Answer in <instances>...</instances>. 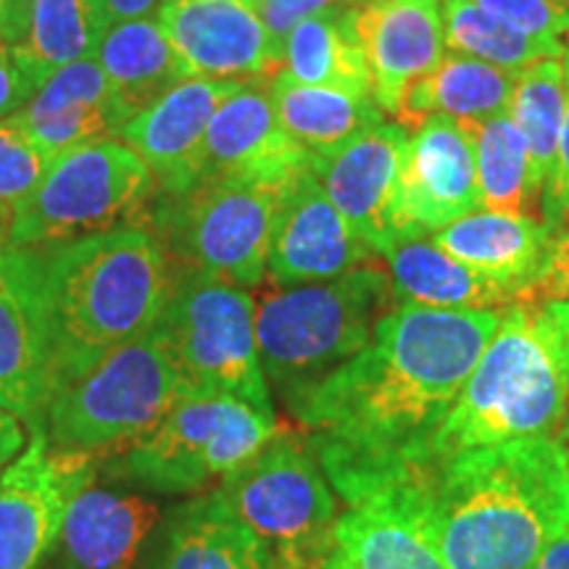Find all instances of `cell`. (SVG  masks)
<instances>
[{"label":"cell","mask_w":569,"mask_h":569,"mask_svg":"<svg viewBox=\"0 0 569 569\" xmlns=\"http://www.w3.org/2000/svg\"><path fill=\"white\" fill-rule=\"evenodd\" d=\"M501 311L398 303L365 351L288 403L348 507L427 472L432 443Z\"/></svg>","instance_id":"1"},{"label":"cell","mask_w":569,"mask_h":569,"mask_svg":"<svg viewBox=\"0 0 569 569\" xmlns=\"http://www.w3.org/2000/svg\"><path fill=\"white\" fill-rule=\"evenodd\" d=\"M417 482L451 569H530L569 528V465L553 436L465 451Z\"/></svg>","instance_id":"2"},{"label":"cell","mask_w":569,"mask_h":569,"mask_svg":"<svg viewBox=\"0 0 569 569\" xmlns=\"http://www.w3.org/2000/svg\"><path fill=\"white\" fill-rule=\"evenodd\" d=\"M34 251L56 390L153 330L172 296L174 267L156 232L140 224Z\"/></svg>","instance_id":"3"},{"label":"cell","mask_w":569,"mask_h":569,"mask_svg":"<svg viewBox=\"0 0 569 569\" xmlns=\"http://www.w3.org/2000/svg\"><path fill=\"white\" fill-rule=\"evenodd\" d=\"M567 407L569 298L515 301L448 411L430 467L475 448L553 436Z\"/></svg>","instance_id":"4"},{"label":"cell","mask_w":569,"mask_h":569,"mask_svg":"<svg viewBox=\"0 0 569 569\" xmlns=\"http://www.w3.org/2000/svg\"><path fill=\"white\" fill-rule=\"evenodd\" d=\"M393 298V282L380 261L261 298L256 306L259 359L282 401H296L365 351Z\"/></svg>","instance_id":"5"},{"label":"cell","mask_w":569,"mask_h":569,"mask_svg":"<svg viewBox=\"0 0 569 569\" xmlns=\"http://www.w3.org/2000/svg\"><path fill=\"white\" fill-rule=\"evenodd\" d=\"M182 393L188 388L180 372L159 336L148 330L63 382L40 425L51 451L98 457L146 436Z\"/></svg>","instance_id":"6"},{"label":"cell","mask_w":569,"mask_h":569,"mask_svg":"<svg viewBox=\"0 0 569 569\" xmlns=\"http://www.w3.org/2000/svg\"><path fill=\"white\" fill-rule=\"evenodd\" d=\"M274 415L243 398L188 390L109 465L111 478L151 493H196L222 482L280 436Z\"/></svg>","instance_id":"7"},{"label":"cell","mask_w":569,"mask_h":569,"mask_svg":"<svg viewBox=\"0 0 569 569\" xmlns=\"http://www.w3.org/2000/svg\"><path fill=\"white\" fill-rule=\"evenodd\" d=\"M274 569H319L338 551V507L303 436L280 432L217 488Z\"/></svg>","instance_id":"8"},{"label":"cell","mask_w":569,"mask_h":569,"mask_svg":"<svg viewBox=\"0 0 569 569\" xmlns=\"http://www.w3.org/2000/svg\"><path fill=\"white\" fill-rule=\"evenodd\" d=\"M153 198L156 177L127 142H80L56 156L38 188L11 211L9 246H59L134 224Z\"/></svg>","instance_id":"9"},{"label":"cell","mask_w":569,"mask_h":569,"mask_svg":"<svg viewBox=\"0 0 569 569\" xmlns=\"http://www.w3.org/2000/svg\"><path fill=\"white\" fill-rule=\"evenodd\" d=\"M153 332L184 388L243 398L274 415L256 340V303L243 288L174 269L172 296Z\"/></svg>","instance_id":"10"},{"label":"cell","mask_w":569,"mask_h":569,"mask_svg":"<svg viewBox=\"0 0 569 569\" xmlns=\"http://www.w3.org/2000/svg\"><path fill=\"white\" fill-rule=\"evenodd\" d=\"M284 184L219 177L196 182L184 193L156 196V238L177 269L243 290L259 288L267 277L269 240Z\"/></svg>","instance_id":"11"},{"label":"cell","mask_w":569,"mask_h":569,"mask_svg":"<svg viewBox=\"0 0 569 569\" xmlns=\"http://www.w3.org/2000/svg\"><path fill=\"white\" fill-rule=\"evenodd\" d=\"M478 209L475 124L432 113L409 138L390 206V248L427 238Z\"/></svg>","instance_id":"12"},{"label":"cell","mask_w":569,"mask_h":569,"mask_svg":"<svg viewBox=\"0 0 569 569\" xmlns=\"http://www.w3.org/2000/svg\"><path fill=\"white\" fill-rule=\"evenodd\" d=\"M24 453L0 472V569H38L59 538L67 503L92 482L96 459L56 453L40 422Z\"/></svg>","instance_id":"13"},{"label":"cell","mask_w":569,"mask_h":569,"mask_svg":"<svg viewBox=\"0 0 569 569\" xmlns=\"http://www.w3.org/2000/svg\"><path fill=\"white\" fill-rule=\"evenodd\" d=\"M372 246L325 193L309 167L282 188L277 203L267 272L280 288L327 282L377 261Z\"/></svg>","instance_id":"14"},{"label":"cell","mask_w":569,"mask_h":569,"mask_svg":"<svg viewBox=\"0 0 569 569\" xmlns=\"http://www.w3.org/2000/svg\"><path fill=\"white\" fill-rule=\"evenodd\" d=\"M56 393V369L34 248L0 246V409L34 425Z\"/></svg>","instance_id":"15"},{"label":"cell","mask_w":569,"mask_h":569,"mask_svg":"<svg viewBox=\"0 0 569 569\" xmlns=\"http://www.w3.org/2000/svg\"><path fill=\"white\" fill-rule=\"evenodd\" d=\"M156 21L193 77L251 82L282 69L284 42L246 0H163Z\"/></svg>","instance_id":"16"},{"label":"cell","mask_w":569,"mask_h":569,"mask_svg":"<svg viewBox=\"0 0 569 569\" xmlns=\"http://www.w3.org/2000/svg\"><path fill=\"white\" fill-rule=\"evenodd\" d=\"M246 82L184 77L117 134L156 177V196H177L201 182L203 142L213 113Z\"/></svg>","instance_id":"17"},{"label":"cell","mask_w":569,"mask_h":569,"mask_svg":"<svg viewBox=\"0 0 569 569\" xmlns=\"http://www.w3.org/2000/svg\"><path fill=\"white\" fill-rule=\"evenodd\" d=\"M269 80L246 82L213 113L203 142L201 180L238 177L267 184L290 182L309 167L311 153L284 132Z\"/></svg>","instance_id":"18"},{"label":"cell","mask_w":569,"mask_h":569,"mask_svg":"<svg viewBox=\"0 0 569 569\" xmlns=\"http://www.w3.org/2000/svg\"><path fill=\"white\" fill-rule=\"evenodd\" d=\"M407 148L401 127L380 122L309 161L330 201L380 256L390 248V206Z\"/></svg>","instance_id":"19"},{"label":"cell","mask_w":569,"mask_h":569,"mask_svg":"<svg viewBox=\"0 0 569 569\" xmlns=\"http://www.w3.org/2000/svg\"><path fill=\"white\" fill-rule=\"evenodd\" d=\"M372 98L393 113L403 96L443 59L446 30L438 0H369L356 9Z\"/></svg>","instance_id":"20"},{"label":"cell","mask_w":569,"mask_h":569,"mask_svg":"<svg viewBox=\"0 0 569 569\" xmlns=\"http://www.w3.org/2000/svg\"><path fill=\"white\" fill-rule=\"evenodd\" d=\"M336 540L351 569H451L417 480L351 503L338 517Z\"/></svg>","instance_id":"21"},{"label":"cell","mask_w":569,"mask_h":569,"mask_svg":"<svg viewBox=\"0 0 569 569\" xmlns=\"http://www.w3.org/2000/svg\"><path fill=\"white\" fill-rule=\"evenodd\" d=\"M559 232L536 217L478 209L440 227L430 240L440 251L507 288L517 301L530 298Z\"/></svg>","instance_id":"22"},{"label":"cell","mask_w":569,"mask_h":569,"mask_svg":"<svg viewBox=\"0 0 569 569\" xmlns=\"http://www.w3.org/2000/svg\"><path fill=\"white\" fill-rule=\"evenodd\" d=\"M159 522V507L138 493L88 482L67 503L53 549L61 569H132Z\"/></svg>","instance_id":"23"},{"label":"cell","mask_w":569,"mask_h":569,"mask_svg":"<svg viewBox=\"0 0 569 569\" xmlns=\"http://www.w3.org/2000/svg\"><path fill=\"white\" fill-rule=\"evenodd\" d=\"M106 30L101 0H6L0 9V42L17 53L34 88L96 56Z\"/></svg>","instance_id":"24"},{"label":"cell","mask_w":569,"mask_h":569,"mask_svg":"<svg viewBox=\"0 0 569 569\" xmlns=\"http://www.w3.org/2000/svg\"><path fill=\"white\" fill-rule=\"evenodd\" d=\"M96 61L109 80L113 134L177 82L193 77L156 17L109 27L98 42Z\"/></svg>","instance_id":"25"},{"label":"cell","mask_w":569,"mask_h":569,"mask_svg":"<svg viewBox=\"0 0 569 569\" xmlns=\"http://www.w3.org/2000/svg\"><path fill=\"white\" fill-rule=\"evenodd\" d=\"M9 122L51 156L113 132L111 90L101 63L90 56L53 71Z\"/></svg>","instance_id":"26"},{"label":"cell","mask_w":569,"mask_h":569,"mask_svg":"<svg viewBox=\"0 0 569 569\" xmlns=\"http://www.w3.org/2000/svg\"><path fill=\"white\" fill-rule=\"evenodd\" d=\"M159 569H274L259 538L234 517L219 490L180 503L163 538Z\"/></svg>","instance_id":"27"},{"label":"cell","mask_w":569,"mask_h":569,"mask_svg":"<svg viewBox=\"0 0 569 569\" xmlns=\"http://www.w3.org/2000/svg\"><path fill=\"white\" fill-rule=\"evenodd\" d=\"M517 77L472 56L448 53L403 96L396 119L403 127H419L432 113H446L465 124H482L511 113Z\"/></svg>","instance_id":"28"},{"label":"cell","mask_w":569,"mask_h":569,"mask_svg":"<svg viewBox=\"0 0 569 569\" xmlns=\"http://www.w3.org/2000/svg\"><path fill=\"white\" fill-rule=\"evenodd\" d=\"M386 259L393 296L401 303L430 309H507L517 301L507 288L440 251L430 238L401 240Z\"/></svg>","instance_id":"29"},{"label":"cell","mask_w":569,"mask_h":569,"mask_svg":"<svg viewBox=\"0 0 569 569\" xmlns=\"http://www.w3.org/2000/svg\"><path fill=\"white\" fill-rule=\"evenodd\" d=\"M282 69L301 84L372 98L356 9H327L296 24L284 38Z\"/></svg>","instance_id":"30"},{"label":"cell","mask_w":569,"mask_h":569,"mask_svg":"<svg viewBox=\"0 0 569 569\" xmlns=\"http://www.w3.org/2000/svg\"><path fill=\"white\" fill-rule=\"evenodd\" d=\"M269 90L284 132L311 156L330 153L351 134L382 122L375 98H356L340 90L301 84L284 69L269 80Z\"/></svg>","instance_id":"31"},{"label":"cell","mask_w":569,"mask_h":569,"mask_svg":"<svg viewBox=\"0 0 569 569\" xmlns=\"http://www.w3.org/2000/svg\"><path fill=\"white\" fill-rule=\"evenodd\" d=\"M565 106L567 69L561 59H543L517 77L511 119H515L517 130L522 132L525 146H528L530 177L538 196H543L553 163H557Z\"/></svg>","instance_id":"32"},{"label":"cell","mask_w":569,"mask_h":569,"mask_svg":"<svg viewBox=\"0 0 569 569\" xmlns=\"http://www.w3.org/2000/svg\"><path fill=\"white\" fill-rule=\"evenodd\" d=\"M475 159H478L480 209L530 217L538 206L532 188L530 156L511 113L475 124Z\"/></svg>","instance_id":"33"},{"label":"cell","mask_w":569,"mask_h":569,"mask_svg":"<svg viewBox=\"0 0 569 569\" xmlns=\"http://www.w3.org/2000/svg\"><path fill=\"white\" fill-rule=\"evenodd\" d=\"M443 30L446 46L453 53L472 56L515 74L543 59H565V48L511 30L493 13L480 9L478 0H443Z\"/></svg>","instance_id":"34"},{"label":"cell","mask_w":569,"mask_h":569,"mask_svg":"<svg viewBox=\"0 0 569 569\" xmlns=\"http://www.w3.org/2000/svg\"><path fill=\"white\" fill-rule=\"evenodd\" d=\"M56 156L34 142L21 127L0 122V211H13L38 188Z\"/></svg>","instance_id":"35"},{"label":"cell","mask_w":569,"mask_h":569,"mask_svg":"<svg viewBox=\"0 0 569 569\" xmlns=\"http://www.w3.org/2000/svg\"><path fill=\"white\" fill-rule=\"evenodd\" d=\"M365 3H369V0H251L256 13L267 24V30L280 42H284L296 24H301L303 19L315 17L319 11L359 9Z\"/></svg>","instance_id":"36"},{"label":"cell","mask_w":569,"mask_h":569,"mask_svg":"<svg viewBox=\"0 0 569 569\" xmlns=\"http://www.w3.org/2000/svg\"><path fill=\"white\" fill-rule=\"evenodd\" d=\"M565 69H567V106L565 119H561L559 132V148H557V163L553 172L543 188V222L561 232V227L569 219V51L565 53Z\"/></svg>","instance_id":"37"},{"label":"cell","mask_w":569,"mask_h":569,"mask_svg":"<svg viewBox=\"0 0 569 569\" xmlns=\"http://www.w3.org/2000/svg\"><path fill=\"white\" fill-rule=\"evenodd\" d=\"M34 92L38 88H34L27 69L21 67L17 53L6 42H0V122L24 109Z\"/></svg>","instance_id":"38"},{"label":"cell","mask_w":569,"mask_h":569,"mask_svg":"<svg viewBox=\"0 0 569 569\" xmlns=\"http://www.w3.org/2000/svg\"><path fill=\"white\" fill-rule=\"evenodd\" d=\"M532 296L569 298V224L553 240L549 261H546V269L540 274Z\"/></svg>","instance_id":"39"},{"label":"cell","mask_w":569,"mask_h":569,"mask_svg":"<svg viewBox=\"0 0 569 569\" xmlns=\"http://www.w3.org/2000/svg\"><path fill=\"white\" fill-rule=\"evenodd\" d=\"M163 0H101L106 24H122V21L151 19Z\"/></svg>","instance_id":"40"},{"label":"cell","mask_w":569,"mask_h":569,"mask_svg":"<svg viewBox=\"0 0 569 569\" xmlns=\"http://www.w3.org/2000/svg\"><path fill=\"white\" fill-rule=\"evenodd\" d=\"M27 448L24 427L19 425V417L0 409V472L11 467V461Z\"/></svg>","instance_id":"41"},{"label":"cell","mask_w":569,"mask_h":569,"mask_svg":"<svg viewBox=\"0 0 569 569\" xmlns=\"http://www.w3.org/2000/svg\"><path fill=\"white\" fill-rule=\"evenodd\" d=\"M530 569H569V528L540 553Z\"/></svg>","instance_id":"42"},{"label":"cell","mask_w":569,"mask_h":569,"mask_svg":"<svg viewBox=\"0 0 569 569\" xmlns=\"http://www.w3.org/2000/svg\"><path fill=\"white\" fill-rule=\"evenodd\" d=\"M559 443H561V448H565V453H567V465H569V407H567V415H565V422H561V427H559Z\"/></svg>","instance_id":"43"},{"label":"cell","mask_w":569,"mask_h":569,"mask_svg":"<svg viewBox=\"0 0 569 569\" xmlns=\"http://www.w3.org/2000/svg\"><path fill=\"white\" fill-rule=\"evenodd\" d=\"M319 569H351V567H348V561H346V557H343V553H340V551H336V553H332V557H330V559H327V561H325V565H322V567H319Z\"/></svg>","instance_id":"44"},{"label":"cell","mask_w":569,"mask_h":569,"mask_svg":"<svg viewBox=\"0 0 569 569\" xmlns=\"http://www.w3.org/2000/svg\"><path fill=\"white\" fill-rule=\"evenodd\" d=\"M9 224H11V213L0 211V246H3V234L9 238Z\"/></svg>","instance_id":"45"},{"label":"cell","mask_w":569,"mask_h":569,"mask_svg":"<svg viewBox=\"0 0 569 569\" xmlns=\"http://www.w3.org/2000/svg\"><path fill=\"white\" fill-rule=\"evenodd\" d=\"M3 3H6V0H0V9H3Z\"/></svg>","instance_id":"46"},{"label":"cell","mask_w":569,"mask_h":569,"mask_svg":"<svg viewBox=\"0 0 569 569\" xmlns=\"http://www.w3.org/2000/svg\"><path fill=\"white\" fill-rule=\"evenodd\" d=\"M246 3H251V0H246Z\"/></svg>","instance_id":"47"}]
</instances>
